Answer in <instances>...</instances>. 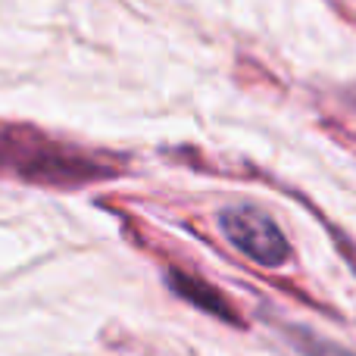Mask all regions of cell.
Instances as JSON below:
<instances>
[{
	"mask_svg": "<svg viewBox=\"0 0 356 356\" xmlns=\"http://www.w3.org/2000/svg\"><path fill=\"white\" fill-rule=\"evenodd\" d=\"M129 166L122 154L75 147L25 122H0V175L41 188H85L125 175Z\"/></svg>",
	"mask_w": 356,
	"mask_h": 356,
	"instance_id": "obj_1",
	"label": "cell"
},
{
	"mask_svg": "<svg viewBox=\"0 0 356 356\" xmlns=\"http://www.w3.org/2000/svg\"><path fill=\"white\" fill-rule=\"evenodd\" d=\"M219 228L225 241L247 259L266 269H278L291 259V244L278 222L259 207H225L219 213Z\"/></svg>",
	"mask_w": 356,
	"mask_h": 356,
	"instance_id": "obj_2",
	"label": "cell"
},
{
	"mask_svg": "<svg viewBox=\"0 0 356 356\" xmlns=\"http://www.w3.org/2000/svg\"><path fill=\"white\" fill-rule=\"evenodd\" d=\"M166 284H169V291H172L175 297H181L184 303L197 307L200 313L213 316V319H219V322H228V325H234V328H244L247 325L244 316L238 313V307H234L232 297H225L213 282H207V278H200V275H194V272L172 266V269H166Z\"/></svg>",
	"mask_w": 356,
	"mask_h": 356,
	"instance_id": "obj_3",
	"label": "cell"
},
{
	"mask_svg": "<svg viewBox=\"0 0 356 356\" xmlns=\"http://www.w3.org/2000/svg\"><path fill=\"white\" fill-rule=\"evenodd\" d=\"M278 332H282V338L288 341L291 350L297 356H356L350 347L322 338V334H316L313 328L297 325V322H278Z\"/></svg>",
	"mask_w": 356,
	"mask_h": 356,
	"instance_id": "obj_4",
	"label": "cell"
},
{
	"mask_svg": "<svg viewBox=\"0 0 356 356\" xmlns=\"http://www.w3.org/2000/svg\"><path fill=\"white\" fill-rule=\"evenodd\" d=\"M322 131L325 135H332L338 144H344L347 150H356V129H350V125H341V119H322Z\"/></svg>",
	"mask_w": 356,
	"mask_h": 356,
	"instance_id": "obj_5",
	"label": "cell"
},
{
	"mask_svg": "<svg viewBox=\"0 0 356 356\" xmlns=\"http://www.w3.org/2000/svg\"><path fill=\"white\" fill-rule=\"evenodd\" d=\"M341 100H344V104H347V106H350V110L356 113V85L344 88V91H341Z\"/></svg>",
	"mask_w": 356,
	"mask_h": 356,
	"instance_id": "obj_6",
	"label": "cell"
}]
</instances>
